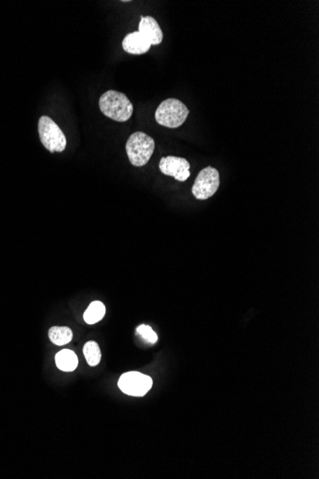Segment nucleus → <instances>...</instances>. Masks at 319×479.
Wrapping results in <instances>:
<instances>
[{"mask_svg": "<svg viewBox=\"0 0 319 479\" xmlns=\"http://www.w3.org/2000/svg\"><path fill=\"white\" fill-rule=\"evenodd\" d=\"M99 109L104 115L114 121L124 123L133 114V104L126 95L116 90H108L101 95L99 102Z\"/></svg>", "mask_w": 319, "mask_h": 479, "instance_id": "obj_1", "label": "nucleus"}, {"mask_svg": "<svg viewBox=\"0 0 319 479\" xmlns=\"http://www.w3.org/2000/svg\"><path fill=\"white\" fill-rule=\"evenodd\" d=\"M126 149L130 163L135 167H142L149 163L154 152L155 141L144 132H135L127 140Z\"/></svg>", "mask_w": 319, "mask_h": 479, "instance_id": "obj_2", "label": "nucleus"}, {"mask_svg": "<svg viewBox=\"0 0 319 479\" xmlns=\"http://www.w3.org/2000/svg\"><path fill=\"white\" fill-rule=\"evenodd\" d=\"M190 111L185 104L177 99H167L158 106L155 119L160 126L168 129H177L185 123Z\"/></svg>", "mask_w": 319, "mask_h": 479, "instance_id": "obj_3", "label": "nucleus"}, {"mask_svg": "<svg viewBox=\"0 0 319 479\" xmlns=\"http://www.w3.org/2000/svg\"><path fill=\"white\" fill-rule=\"evenodd\" d=\"M38 133L43 147L50 152H63L66 149L67 140L65 133L50 117H40L38 121Z\"/></svg>", "mask_w": 319, "mask_h": 479, "instance_id": "obj_4", "label": "nucleus"}, {"mask_svg": "<svg viewBox=\"0 0 319 479\" xmlns=\"http://www.w3.org/2000/svg\"><path fill=\"white\" fill-rule=\"evenodd\" d=\"M220 187V174L213 167L201 170L193 187V195L199 200H206L215 195Z\"/></svg>", "mask_w": 319, "mask_h": 479, "instance_id": "obj_5", "label": "nucleus"}, {"mask_svg": "<svg viewBox=\"0 0 319 479\" xmlns=\"http://www.w3.org/2000/svg\"><path fill=\"white\" fill-rule=\"evenodd\" d=\"M152 379L138 371L122 374L118 382L120 389L130 396H145L152 389Z\"/></svg>", "mask_w": 319, "mask_h": 479, "instance_id": "obj_6", "label": "nucleus"}, {"mask_svg": "<svg viewBox=\"0 0 319 479\" xmlns=\"http://www.w3.org/2000/svg\"><path fill=\"white\" fill-rule=\"evenodd\" d=\"M159 168L163 174L174 177L180 182H185L190 177V164L185 158L163 157L161 159Z\"/></svg>", "mask_w": 319, "mask_h": 479, "instance_id": "obj_7", "label": "nucleus"}, {"mask_svg": "<svg viewBox=\"0 0 319 479\" xmlns=\"http://www.w3.org/2000/svg\"><path fill=\"white\" fill-rule=\"evenodd\" d=\"M152 43L140 32L130 33L122 40V49L132 55H142L149 52Z\"/></svg>", "mask_w": 319, "mask_h": 479, "instance_id": "obj_8", "label": "nucleus"}, {"mask_svg": "<svg viewBox=\"0 0 319 479\" xmlns=\"http://www.w3.org/2000/svg\"><path fill=\"white\" fill-rule=\"evenodd\" d=\"M139 24V31L149 40L152 45H159L163 42V34L159 24L152 17L141 16Z\"/></svg>", "mask_w": 319, "mask_h": 479, "instance_id": "obj_9", "label": "nucleus"}, {"mask_svg": "<svg viewBox=\"0 0 319 479\" xmlns=\"http://www.w3.org/2000/svg\"><path fill=\"white\" fill-rule=\"evenodd\" d=\"M56 364L61 371L72 372L79 366L78 356L70 349H63L55 357Z\"/></svg>", "mask_w": 319, "mask_h": 479, "instance_id": "obj_10", "label": "nucleus"}, {"mask_svg": "<svg viewBox=\"0 0 319 479\" xmlns=\"http://www.w3.org/2000/svg\"><path fill=\"white\" fill-rule=\"evenodd\" d=\"M49 338L56 346H65L73 339L72 330L66 326H53L49 330Z\"/></svg>", "mask_w": 319, "mask_h": 479, "instance_id": "obj_11", "label": "nucleus"}, {"mask_svg": "<svg viewBox=\"0 0 319 479\" xmlns=\"http://www.w3.org/2000/svg\"><path fill=\"white\" fill-rule=\"evenodd\" d=\"M106 307H104L103 302H99V300L92 302L88 309L84 312V322L88 323V325H95L99 320H103L104 315H106Z\"/></svg>", "mask_w": 319, "mask_h": 479, "instance_id": "obj_12", "label": "nucleus"}, {"mask_svg": "<svg viewBox=\"0 0 319 479\" xmlns=\"http://www.w3.org/2000/svg\"><path fill=\"white\" fill-rule=\"evenodd\" d=\"M83 355L89 366H96L101 363V352L99 346L96 341H90L83 346Z\"/></svg>", "mask_w": 319, "mask_h": 479, "instance_id": "obj_13", "label": "nucleus"}, {"mask_svg": "<svg viewBox=\"0 0 319 479\" xmlns=\"http://www.w3.org/2000/svg\"><path fill=\"white\" fill-rule=\"evenodd\" d=\"M137 333L141 335L144 340L149 341V343H152V345L157 343V334L154 332V330H153L149 325H140L139 327L137 328Z\"/></svg>", "mask_w": 319, "mask_h": 479, "instance_id": "obj_14", "label": "nucleus"}]
</instances>
